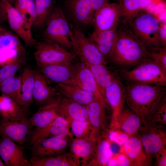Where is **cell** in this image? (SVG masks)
<instances>
[{
  "instance_id": "cell-1",
  "label": "cell",
  "mask_w": 166,
  "mask_h": 166,
  "mask_svg": "<svg viewBox=\"0 0 166 166\" xmlns=\"http://www.w3.org/2000/svg\"><path fill=\"white\" fill-rule=\"evenodd\" d=\"M149 58L147 49L133 33L129 25L120 20L108 60L123 70L135 66Z\"/></svg>"
},
{
  "instance_id": "cell-2",
  "label": "cell",
  "mask_w": 166,
  "mask_h": 166,
  "mask_svg": "<svg viewBox=\"0 0 166 166\" xmlns=\"http://www.w3.org/2000/svg\"><path fill=\"white\" fill-rule=\"evenodd\" d=\"M124 86L125 103L140 119L148 122L156 105L166 96V85L128 82Z\"/></svg>"
},
{
  "instance_id": "cell-3",
  "label": "cell",
  "mask_w": 166,
  "mask_h": 166,
  "mask_svg": "<svg viewBox=\"0 0 166 166\" xmlns=\"http://www.w3.org/2000/svg\"><path fill=\"white\" fill-rule=\"evenodd\" d=\"M160 22L158 16L145 10L133 19L129 26L134 34L148 50L162 46L159 35Z\"/></svg>"
},
{
  "instance_id": "cell-4",
  "label": "cell",
  "mask_w": 166,
  "mask_h": 166,
  "mask_svg": "<svg viewBox=\"0 0 166 166\" xmlns=\"http://www.w3.org/2000/svg\"><path fill=\"white\" fill-rule=\"evenodd\" d=\"M121 71L119 78L127 82L166 85V70L150 57L133 69Z\"/></svg>"
},
{
  "instance_id": "cell-5",
  "label": "cell",
  "mask_w": 166,
  "mask_h": 166,
  "mask_svg": "<svg viewBox=\"0 0 166 166\" xmlns=\"http://www.w3.org/2000/svg\"><path fill=\"white\" fill-rule=\"evenodd\" d=\"M34 57L38 68L49 65L72 63L76 55L58 44L44 39L35 45Z\"/></svg>"
},
{
  "instance_id": "cell-6",
  "label": "cell",
  "mask_w": 166,
  "mask_h": 166,
  "mask_svg": "<svg viewBox=\"0 0 166 166\" xmlns=\"http://www.w3.org/2000/svg\"><path fill=\"white\" fill-rule=\"evenodd\" d=\"M44 27V39L56 43L68 50H72L69 36L70 26L61 7H54Z\"/></svg>"
},
{
  "instance_id": "cell-7",
  "label": "cell",
  "mask_w": 166,
  "mask_h": 166,
  "mask_svg": "<svg viewBox=\"0 0 166 166\" xmlns=\"http://www.w3.org/2000/svg\"><path fill=\"white\" fill-rule=\"evenodd\" d=\"M87 106L88 120L91 126L94 140L106 136L113 121L112 111L107 102L96 98Z\"/></svg>"
},
{
  "instance_id": "cell-8",
  "label": "cell",
  "mask_w": 166,
  "mask_h": 166,
  "mask_svg": "<svg viewBox=\"0 0 166 166\" xmlns=\"http://www.w3.org/2000/svg\"><path fill=\"white\" fill-rule=\"evenodd\" d=\"M69 34L72 50L80 61H85L94 64L106 65L108 60L95 46L86 37L80 29L69 24Z\"/></svg>"
},
{
  "instance_id": "cell-9",
  "label": "cell",
  "mask_w": 166,
  "mask_h": 166,
  "mask_svg": "<svg viewBox=\"0 0 166 166\" xmlns=\"http://www.w3.org/2000/svg\"><path fill=\"white\" fill-rule=\"evenodd\" d=\"M165 126L149 121L142 124L137 133L145 152L152 160L160 150L166 147Z\"/></svg>"
},
{
  "instance_id": "cell-10",
  "label": "cell",
  "mask_w": 166,
  "mask_h": 166,
  "mask_svg": "<svg viewBox=\"0 0 166 166\" xmlns=\"http://www.w3.org/2000/svg\"><path fill=\"white\" fill-rule=\"evenodd\" d=\"M64 8L66 18L75 27L81 30L93 26L94 14L90 0H65Z\"/></svg>"
},
{
  "instance_id": "cell-11",
  "label": "cell",
  "mask_w": 166,
  "mask_h": 166,
  "mask_svg": "<svg viewBox=\"0 0 166 166\" xmlns=\"http://www.w3.org/2000/svg\"><path fill=\"white\" fill-rule=\"evenodd\" d=\"M2 1L5 5L6 20L11 29L26 45L35 46L37 42L32 34V27L12 5L6 0Z\"/></svg>"
},
{
  "instance_id": "cell-12",
  "label": "cell",
  "mask_w": 166,
  "mask_h": 166,
  "mask_svg": "<svg viewBox=\"0 0 166 166\" xmlns=\"http://www.w3.org/2000/svg\"><path fill=\"white\" fill-rule=\"evenodd\" d=\"M69 138L53 136L37 141L31 148L32 157L56 156L69 152Z\"/></svg>"
},
{
  "instance_id": "cell-13",
  "label": "cell",
  "mask_w": 166,
  "mask_h": 166,
  "mask_svg": "<svg viewBox=\"0 0 166 166\" xmlns=\"http://www.w3.org/2000/svg\"><path fill=\"white\" fill-rule=\"evenodd\" d=\"M121 18L118 3H106L97 10L94 15V30L104 31L117 28Z\"/></svg>"
},
{
  "instance_id": "cell-14",
  "label": "cell",
  "mask_w": 166,
  "mask_h": 166,
  "mask_svg": "<svg viewBox=\"0 0 166 166\" xmlns=\"http://www.w3.org/2000/svg\"><path fill=\"white\" fill-rule=\"evenodd\" d=\"M0 156L6 166H31L22 146L0 136Z\"/></svg>"
},
{
  "instance_id": "cell-15",
  "label": "cell",
  "mask_w": 166,
  "mask_h": 166,
  "mask_svg": "<svg viewBox=\"0 0 166 166\" xmlns=\"http://www.w3.org/2000/svg\"><path fill=\"white\" fill-rule=\"evenodd\" d=\"M33 125L30 118L20 120L0 121V136L7 138L22 146Z\"/></svg>"
},
{
  "instance_id": "cell-16",
  "label": "cell",
  "mask_w": 166,
  "mask_h": 166,
  "mask_svg": "<svg viewBox=\"0 0 166 166\" xmlns=\"http://www.w3.org/2000/svg\"><path fill=\"white\" fill-rule=\"evenodd\" d=\"M73 77L70 84L75 85L89 92L96 97L106 102L93 74L88 68L81 61L73 64Z\"/></svg>"
},
{
  "instance_id": "cell-17",
  "label": "cell",
  "mask_w": 166,
  "mask_h": 166,
  "mask_svg": "<svg viewBox=\"0 0 166 166\" xmlns=\"http://www.w3.org/2000/svg\"><path fill=\"white\" fill-rule=\"evenodd\" d=\"M29 135V140L31 146L37 141L46 137H72L69 123L59 116L46 127L41 129H34Z\"/></svg>"
},
{
  "instance_id": "cell-18",
  "label": "cell",
  "mask_w": 166,
  "mask_h": 166,
  "mask_svg": "<svg viewBox=\"0 0 166 166\" xmlns=\"http://www.w3.org/2000/svg\"><path fill=\"white\" fill-rule=\"evenodd\" d=\"M121 150L129 160L131 166L152 165V160L145 152L138 133L130 137L121 147Z\"/></svg>"
},
{
  "instance_id": "cell-19",
  "label": "cell",
  "mask_w": 166,
  "mask_h": 166,
  "mask_svg": "<svg viewBox=\"0 0 166 166\" xmlns=\"http://www.w3.org/2000/svg\"><path fill=\"white\" fill-rule=\"evenodd\" d=\"M34 71L33 98L36 105L40 107L52 101L59 97L60 93L55 87L49 85L48 81L39 70L35 69Z\"/></svg>"
},
{
  "instance_id": "cell-20",
  "label": "cell",
  "mask_w": 166,
  "mask_h": 166,
  "mask_svg": "<svg viewBox=\"0 0 166 166\" xmlns=\"http://www.w3.org/2000/svg\"><path fill=\"white\" fill-rule=\"evenodd\" d=\"M120 21L130 25L142 11L152 6L164 3V0H119Z\"/></svg>"
},
{
  "instance_id": "cell-21",
  "label": "cell",
  "mask_w": 166,
  "mask_h": 166,
  "mask_svg": "<svg viewBox=\"0 0 166 166\" xmlns=\"http://www.w3.org/2000/svg\"><path fill=\"white\" fill-rule=\"evenodd\" d=\"M104 97L112 112L113 121L111 128L117 115L124 106L125 103L124 86L119 77L106 88L104 92Z\"/></svg>"
},
{
  "instance_id": "cell-22",
  "label": "cell",
  "mask_w": 166,
  "mask_h": 166,
  "mask_svg": "<svg viewBox=\"0 0 166 166\" xmlns=\"http://www.w3.org/2000/svg\"><path fill=\"white\" fill-rule=\"evenodd\" d=\"M56 109L57 115L68 122L72 120H88L87 106L72 101L60 94Z\"/></svg>"
},
{
  "instance_id": "cell-23",
  "label": "cell",
  "mask_w": 166,
  "mask_h": 166,
  "mask_svg": "<svg viewBox=\"0 0 166 166\" xmlns=\"http://www.w3.org/2000/svg\"><path fill=\"white\" fill-rule=\"evenodd\" d=\"M48 82L57 84L70 83L73 78V64H69L49 65L38 69Z\"/></svg>"
},
{
  "instance_id": "cell-24",
  "label": "cell",
  "mask_w": 166,
  "mask_h": 166,
  "mask_svg": "<svg viewBox=\"0 0 166 166\" xmlns=\"http://www.w3.org/2000/svg\"><path fill=\"white\" fill-rule=\"evenodd\" d=\"M142 124L134 111L124 106L117 115L111 128H118L131 136L138 133Z\"/></svg>"
},
{
  "instance_id": "cell-25",
  "label": "cell",
  "mask_w": 166,
  "mask_h": 166,
  "mask_svg": "<svg viewBox=\"0 0 166 166\" xmlns=\"http://www.w3.org/2000/svg\"><path fill=\"white\" fill-rule=\"evenodd\" d=\"M97 140L69 138V151L76 158L81 166H86L89 161Z\"/></svg>"
},
{
  "instance_id": "cell-26",
  "label": "cell",
  "mask_w": 166,
  "mask_h": 166,
  "mask_svg": "<svg viewBox=\"0 0 166 166\" xmlns=\"http://www.w3.org/2000/svg\"><path fill=\"white\" fill-rule=\"evenodd\" d=\"M55 88L61 96L85 106L97 98L91 93L73 84L59 83Z\"/></svg>"
},
{
  "instance_id": "cell-27",
  "label": "cell",
  "mask_w": 166,
  "mask_h": 166,
  "mask_svg": "<svg viewBox=\"0 0 166 166\" xmlns=\"http://www.w3.org/2000/svg\"><path fill=\"white\" fill-rule=\"evenodd\" d=\"M0 110L2 120L20 121L28 118V109L6 95L0 96Z\"/></svg>"
},
{
  "instance_id": "cell-28",
  "label": "cell",
  "mask_w": 166,
  "mask_h": 166,
  "mask_svg": "<svg viewBox=\"0 0 166 166\" xmlns=\"http://www.w3.org/2000/svg\"><path fill=\"white\" fill-rule=\"evenodd\" d=\"M60 97H59L52 101L39 107L37 111L30 118L34 129L43 128L50 124L58 116L56 112V107Z\"/></svg>"
},
{
  "instance_id": "cell-29",
  "label": "cell",
  "mask_w": 166,
  "mask_h": 166,
  "mask_svg": "<svg viewBox=\"0 0 166 166\" xmlns=\"http://www.w3.org/2000/svg\"><path fill=\"white\" fill-rule=\"evenodd\" d=\"M29 161L31 166H81L78 161L69 151L58 155L31 157Z\"/></svg>"
},
{
  "instance_id": "cell-30",
  "label": "cell",
  "mask_w": 166,
  "mask_h": 166,
  "mask_svg": "<svg viewBox=\"0 0 166 166\" xmlns=\"http://www.w3.org/2000/svg\"><path fill=\"white\" fill-rule=\"evenodd\" d=\"M117 28L104 31L94 30L88 37L108 60L115 39Z\"/></svg>"
},
{
  "instance_id": "cell-31",
  "label": "cell",
  "mask_w": 166,
  "mask_h": 166,
  "mask_svg": "<svg viewBox=\"0 0 166 166\" xmlns=\"http://www.w3.org/2000/svg\"><path fill=\"white\" fill-rule=\"evenodd\" d=\"M111 142L106 136L97 140L92 157L86 166H105L113 156Z\"/></svg>"
},
{
  "instance_id": "cell-32",
  "label": "cell",
  "mask_w": 166,
  "mask_h": 166,
  "mask_svg": "<svg viewBox=\"0 0 166 166\" xmlns=\"http://www.w3.org/2000/svg\"><path fill=\"white\" fill-rule=\"evenodd\" d=\"M20 77L22 101L24 107L28 109L34 101V69L30 67H26L23 70Z\"/></svg>"
},
{
  "instance_id": "cell-33",
  "label": "cell",
  "mask_w": 166,
  "mask_h": 166,
  "mask_svg": "<svg viewBox=\"0 0 166 166\" xmlns=\"http://www.w3.org/2000/svg\"><path fill=\"white\" fill-rule=\"evenodd\" d=\"M81 61L91 72L104 97V92L106 88L119 76H114L108 69L106 65L92 64L85 61Z\"/></svg>"
},
{
  "instance_id": "cell-34",
  "label": "cell",
  "mask_w": 166,
  "mask_h": 166,
  "mask_svg": "<svg viewBox=\"0 0 166 166\" xmlns=\"http://www.w3.org/2000/svg\"><path fill=\"white\" fill-rule=\"evenodd\" d=\"M0 92L1 94L10 97L25 108L21 99L20 76L15 75L2 82L0 84Z\"/></svg>"
},
{
  "instance_id": "cell-35",
  "label": "cell",
  "mask_w": 166,
  "mask_h": 166,
  "mask_svg": "<svg viewBox=\"0 0 166 166\" xmlns=\"http://www.w3.org/2000/svg\"><path fill=\"white\" fill-rule=\"evenodd\" d=\"M36 11V18L32 27H44L54 8L53 0H34Z\"/></svg>"
},
{
  "instance_id": "cell-36",
  "label": "cell",
  "mask_w": 166,
  "mask_h": 166,
  "mask_svg": "<svg viewBox=\"0 0 166 166\" xmlns=\"http://www.w3.org/2000/svg\"><path fill=\"white\" fill-rule=\"evenodd\" d=\"M23 49L24 47L15 33L0 26V53L10 49Z\"/></svg>"
},
{
  "instance_id": "cell-37",
  "label": "cell",
  "mask_w": 166,
  "mask_h": 166,
  "mask_svg": "<svg viewBox=\"0 0 166 166\" xmlns=\"http://www.w3.org/2000/svg\"><path fill=\"white\" fill-rule=\"evenodd\" d=\"M68 122L73 137L93 140L91 126L88 120H72Z\"/></svg>"
},
{
  "instance_id": "cell-38",
  "label": "cell",
  "mask_w": 166,
  "mask_h": 166,
  "mask_svg": "<svg viewBox=\"0 0 166 166\" xmlns=\"http://www.w3.org/2000/svg\"><path fill=\"white\" fill-rule=\"evenodd\" d=\"M166 125V96L160 100L152 109L149 121Z\"/></svg>"
},
{
  "instance_id": "cell-39",
  "label": "cell",
  "mask_w": 166,
  "mask_h": 166,
  "mask_svg": "<svg viewBox=\"0 0 166 166\" xmlns=\"http://www.w3.org/2000/svg\"><path fill=\"white\" fill-rule=\"evenodd\" d=\"M26 57L25 48L8 50L0 53V68L14 63L20 58Z\"/></svg>"
},
{
  "instance_id": "cell-40",
  "label": "cell",
  "mask_w": 166,
  "mask_h": 166,
  "mask_svg": "<svg viewBox=\"0 0 166 166\" xmlns=\"http://www.w3.org/2000/svg\"><path fill=\"white\" fill-rule=\"evenodd\" d=\"M26 57L19 59L15 62L0 68V84L8 78L15 75L17 71L26 62Z\"/></svg>"
},
{
  "instance_id": "cell-41",
  "label": "cell",
  "mask_w": 166,
  "mask_h": 166,
  "mask_svg": "<svg viewBox=\"0 0 166 166\" xmlns=\"http://www.w3.org/2000/svg\"><path fill=\"white\" fill-rule=\"evenodd\" d=\"M107 138L112 143L122 147L130 137L128 135L116 127H113L107 132Z\"/></svg>"
},
{
  "instance_id": "cell-42",
  "label": "cell",
  "mask_w": 166,
  "mask_h": 166,
  "mask_svg": "<svg viewBox=\"0 0 166 166\" xmlns=\"http://www.w3.org/2000/svg\"><path fill=\"white\" fill-rule=\"evenodd\" d=\"M148 50L149 57L166 70V47L161 46Z\"/></svg>"
},
{
  "instance_id": "cell-43",
  "label": "cell",
  "mask_w": 166,
  "mask_h": 166,
  "mask_svg": "<svg viewBox=\"0 0 166 166\" xmlns=\"http://www.w3.org/2000/svg\"><path fill=\"white\" fill-rule=\"evenodd\" d=\"M107 166H131V164L128 157L121 150L120 152L113 154Z\"/></svg>"
},
{
  "instance_id": "cell-44",
  "label": "cell",
  "mask_w": 166,
  "mask_h": 166,
  "mask_svg": "<svg viewBox=\"0 0 166 166\" xmlns=\"http://www.w3.org/2000/svg\"><path fill=\"white\" fill-rule=\"evenodd\" d=\"M155 161L154 165L156 166H166V147L160 150L155 155Z\"/></svg>"
},
{
  "instance_id": "cell-45",
  "label": "cell",
  "mask_w": 166,
  "mask_h": 166,
  "mask_svg": "<svg viewBox=\"0 0 166 166\" xmlns=\"http://www.w3.org/2000/svg\"><path fill=\"white\" fill-rule=\"evenodd\" d=\"M27 0H15L14 4V7L25 20L27 13Z\"/></svg>"
},
{
  "instance_id": "cell-46",
  "label": "cell",
  "mask_w": 166,
  "mask_h": 166,
  "mask_svg": "<svg viewBox=\"0 0 166 166\" xmlns=\"http://www.w3.org/2000/svg\"><path fill=\"white\" fill-rule=\"evenodd\" d=\"M159 35L161 45L166 47V23L160 22L159 30Z\"/></svg>"
},
{
  "instance_id": "cell-47",
  "label": "cell",
  "mask_w": 166,
  "mask_h": 166,
  "mask_svg": "<svg viewBox=\"0 0 166 166\" xmlns=\"http://www.w3.org/2000/svg\"><path fill=\"white\" fill-rule=\"evenodd\" d=\"M110 0H90L93 11L95 12L105 3L109 2Z\"/></svg>"
},
{
  "instance_id": "cell-48",
  "label": "cell",
  "mask_w": 166,
  "mask_h": 166,
  "mask_svg": "<svg viewBox=\"0 0 166 166\" xmlns=\"http://www.w3.org/2000/svg\"><path fill=\"white\" fill-rule=\"evenodd\" d=\"M0 18L4 21L6 20L5 5L2 0H0Z\"/></svg>"
},
{
  "instance_id": "cell-49",
  "label": "cell",
  "mask_w": 166,
  "mask_h": 166,
  "mask_svg": "<svg viewBox=\"0 0 166 166\" xmlns=\"http://www.w3.org/2000/svg\"><path fill=\"white\" fill-rule=\"evenodd\" d=\"M9 3H10L12 5L13 4H14L15 2V0H6Z\"/></svg>"
},
{
  "instance_id": "cell-50",
  "label": "cell",
  "mask_w": 166,
  "mask_h": 166,
  "mask_svg": "<svg viewBox=\"0 0 166 166\" xmlns=\"http://www.w3.org/2000/svg\"><path fill=\"white\" fill-rule=\"evenodd\" d=\"M6 166L3 161H2L1 157L0 156V166Z\"/></svg>"
},
{
  "instance_id": "cell-51",
  "label": "cell",
  "mask_w": 166,
  "mask_h": 166,
  "mask_svg": "<svg viewBox=\"0 0 166 166\" xmlns=\"http://www.w3.org/2000/svg\"><path fill=\"white\" fill-rule=\"evenodd\" d=\"M3 21H4L1 18H0V24Z\"/></svg>"
},
{
  "instance_id": "cell-52",
  "label": "cell",
  "mask_w": 166,
  "mask_h": 166,
  "mask_svg": "<svg viewBox=\"0 0 166 166\" xmlns=\"http://www.w3.org/2000/svg\"><path fill=\"white\" fill-rule=\"evenodd\" d=\"M2 120V115H1V113L0 112V121H1Z\"/></svg>"
}]
</instances>
